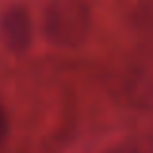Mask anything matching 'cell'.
I'll list each match as a JSON object with an SVG mask.
<instances>
[{"label":"cell","instance_id":"cell-3","mask_svg":"<svg viewBox=\"0 0 153 153\" xmlns=\"http://www.w3.org/2000/svg\"><path fill=\"white\" fill-rule=\"evenodd\" d=\"M105 153H149V147L143 146L142 142H136V140H126V142H120L116 146H112Z\"/></svg>","mask_w":153,"mask_h":153},{"label":"cell","instance_id":"cell-1","mask_svg":"<svg viewBox=\"0 0 153 153\" xmlns=\"http://www.w3.org/2000/svg\"><path fill=\"white\" fill-rule=\"evenodd\" d=\"M91 33L87 0H49L43 12V35L58 49H78Z\"/></svg>","mask_w":153,"mask_h":153},{"label":"cell","instance_id":"cell-2","mask_svg":"<svg viewBox=\"0 0 153 153\" xmlns=\"http://www.w3.org/2000/svg\"><path fill=\"white\" fill-rule=\"evenodd\" d=\"M0 43L6 51L14 52V54H22V52L29 51L31 43H33V23H31V16L25 6L14 4L2 12Z\"/></svg>","mask_w":153,"mask_h":153},{"label":"cell","instance_id":"cell-4","mask_svg":"<svg viewBox=\"0 0 153 153\" xmlns=\"http://www.w3.org/2000/svg\"><path fill=\"white\" fill-rule=\"evenodd\" d=\"M8 130H10V122H8V114H6V108L2 107L0 103V143L6 140L8 136Z\"/></svg>","mask_w":153,"mask_h":153}]
</instances>
